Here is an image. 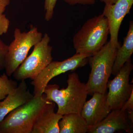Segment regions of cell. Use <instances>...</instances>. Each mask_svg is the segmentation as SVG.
I'll use <instances>...</instances> for the list:
<instances>
[{
  "instance_id": "obj_11",
  "label": "cell",
  "mask_w": 133,
  "mask_h": 133,
  "mask_svg": "<svg viewBox=\"0 0 133 133\" xmlns=\"http://www.w3.org/2000/svg\"><path fill=\"white\" fill-rule=\"evenodd\" d=\"M107 102V93L95 92L85 101L80 112L88 127L95 125L103 120L111 111Z\"/></svg>"
},
{
  "instance_id": "obj_16",
  "label": "cell",
  "mask_w": 133,
  "mask_h": 133,
  "mask_svg": "<svg viewBox=\"0 0 133 133\" xmlns=\"http://www.w3.org/2000/svg\"><path fill=\"white\" fill-rule=\"evenodd\" d=\"M17 86V82L9 78L6 73L0 75V101L5 99Z\"/></svg>"
},
{
  "instance_id": "obj_7",
  "label": "cell",
  "mask_w": 133,
  "mask_h": 133,
  "mask_svg": "<svg viewBox=\"0 0 133 133\" xmlns=\"http://www.w3.org/2000/svg\"><path fill=\"white\" fill-rule=\"evenodd\" d=\"M89 57L88 55L76 53L62 62H51L31 82V84L34 87V96L42 95L45 87L56 76L85 66L88 63Z\"/></svg>"
},
{
  "instance_id": "obj_2",
  "label": "cell",
  "mask_w": 133,
  "mask_h": 133,
  "mask_svg": "<svg viewBox=\"0 0 133 133\" xmlns=\"http://www.w3.org/2000/svg\"><path fill=\"white\" fill-rule=\"evenodd\" d=\"M51 102L46 99L43 94L41 96H34L0 122V133H31L36 121Z\"/></svg>"
},
{
  "instance_id": "obj_22",
  "label": "cell",
  "mask_w": 133,
  "mask_h": 133,
  "mask_svg": "<svg viewBox=\"0 0 133 133\" xmlns=\"http://www.w3.org/2000/svg\"><path fill=\"white\" fill-rule=\"evenodd\" d=\"M10 2V0H0V14H4Z\"/></svg>"
},
{
  "instance_id": "obj_6",
  "label": "cell",
  "mask_w": 133,
  "mask_h": 133,
  "mask_svg": "<svg viewBox=\"0 0 133 133\" xmlns=\"http://www.w3.org/2000/svg\"><path fill=\"white\" fill-rule=\"evenodd\" d=\"M50 38L45 33L39 42L34 46L32 52L26 58L12 75L18 81L28 79L33 80L52 61Z\"/></svg>"
},
{
  "instance_id": "obj_18",
  "label": "cell",
  "mask_w": 133,
  "mask_h": 133,
  "mask_svg": "<svg viewBox=\"0 0 133 133\" xmlns=\"http://www.w3.org/2000/svg\"><path fill=\"white\" fill-rule=\"evenodd\" d=\"M8 45L5 44L0 37V70L5 69V57Z\"/></svg>"
},
{
  "instance_id": "obj_10",
  "label": "cell",
  "mask_w": 133,
  "mask_h": 133,
  "mask_svg": "<svg viewBox=\"0 0 133 133\" xmlns=\"http://www.w3.org/2000/svg\"><path fill=\"white\" fill-rule=\"evenodd\" d=\"M133 124L127 112L121 109L112 110L98 124L88 127V133H114L123 131L131 133L133 132Z\"/></svg>"
},
{
  "instance_id": "obj_15",
  "label": "cell",
  "mask_w": 133,
  "mask_h": 133,
  "mask_svg": "<svg viewBox=\"0 0 133 133\" xmlns=\"http://www.w3.org/2000/svg\"><path fill=\"white\" fill-rule=\"evenodd\" d=\"M59 133H88V127L79 113L63 115L58 122Z\"/></svg>"
},
{
  "instance_id": "obj_20",
  "label": "cell",
  "mask_w": 133,
  "mask_h": 133,
  "mask_svg": "<svg viewBox=\"0 0 133 133\" xmlns=\"http://www.w3.org/2000/svg\"><path fill=\"white\" fill-rule=\"evenodd\" d=\"M71 6L76 5H91L94 4L96 0H63Z\"/></svg>"
},
{
  "instance_id": "obj_13",
  "label": "cell",
  "mask_w": 133,
  "mask_h": 133,
  "mask_svg": "<svg viewBox=\"0 0 133 133\" xmlns=\"http://www.w3.org/2000/svg\"><path fill=\"white\" fill-rule=\"evenodd\" d=\"M55 108L54 102L46 105L36 121L31 133H59L58 122L63 115L55 112Z\"/></svg>"
},
{
  "instance_id": "obj_1",
  "label": "cell",
  "mask_w": 133,
  "mask_h": 133,
  "mask_svg": "<svg viewBox=\"0 0 133 133\" xmlns=\"http://www.w3.org/2000/svg\"><path fill=\"white\" fill-rule=\"evenodd\" d=\"M66 82V88L61 90L57 84H48L43 93L48 101L57 105V113L63 115L71 113H80L88 94L86 85L80 81L76 72L69 75Z\"/></svg>"
},
{
  "instance_id": "obj_9",
  "label": "cell",
  "mask_w": 133,
  "mask_h": 133,
  "mask_svg": "<svg viewBox=\"0 0 133 133\" xmlns=\"http://www.w3.org/2000/svg\"><path fill=\"white\" fill-rule=\"evenodd\" d=\"M133 0H116L112 4L105 5L103 15L107 19L110 35V41L114 46L119 48V30L124 17L129 14L132 6Z\"/></svg>"
},
{
  "instance_id": "obj_8",
  "label": "cell",
  "mask_w": 133,
  "mask_h": 133,
  "mask_svg": "<svg viewBox=\"0 0 133 133\" xmlns=\"http://www.w3.org/2000/svg\"><path fill=\"white\" fill-rule=\"evenodd\" d=\"M133 69L131 59L126 62L112 80L108 81L107 102L111 110L121 109L133 91L129 77Z\"/></svg>"
},
{
  "instance_id": "obj_5",
  "label": "cell",
  "mask_w": 133,
  "mask_h": 133,
  "mask_svg": "<svg viewBox=\"0 0 133 133\" xmlns=\"http://www.w3.org/2000/svg\"><path fill=\"white\" fill-rule=\"evenodd\" d=\"M42 33L35 27L27 32H22L19 28L14 31V41L8 45L5 57L6 73L10 77L26 59L30 50L41 41Z\"/></svg>"
},
{
  "instance_id": "obj_24",
  "label": "cell",
  "mask_w": 133,
  "mask_h": 133,
  "mask_svg": "<svg viewBox=\"0 0 133 133\" xmlns=\"http://www.w3.org/2000/svg\"><path fill=\"white\" fill-rule=\"evenodd\" d=\"M1 101H0V105H1Z\"/></svg>"
},
{
  "instance_id": "obj_17",
  "label": "cell",
  "mask_w": 133,
  "mask_h": 133,
  "mask_svg": "<svg viewBox=\"0 0 133 133\" xmlns=\"http://www.w3.org/2000/svg\"><path fill=\"white\" fill-rule=\"evenodd\" d=\"M58 0H45L44 10L45 12L44 19L47 22H49L52 19L54 10Z\"/></svg>"
},
{
  "instance_id": "obj_12",
  "label": "cell",
  "mask_w": 133,
  "mask_h": 133,
  "mask_svg": "<svg viewBox=\"0 0 133 133\" xmlns=\"http://www.w3.org/2000/svg\"><path fill=\"white\" fill-rule=\"evenodd\" d=\"M34 97L25 80L21 81L19 85L3 99L0 105V122L9 113L25 104Z\"/></svg>"
},
{
  "instance_id": "obj_4",
  "label": "cell",
  "mask_w": 133,
  "mask_h": 133,
  "mask_svg": "<svg viewBox=\"0 0 133 133\" xmlns=\"http://www.w3.org/2000/svg\"><path fill=\"white\" fill-rule=\"evenodd\" d=\"M108 41L99 51L88 57L91 68L89 78L86 84L88 94L106 92L108 79L112 74L113 66L118 48Z\"/></svg>"
},
{
  "instance_id": "obj_3",
  "label": "cell",
  "mask_w": 133,
  "mask_h": 133,
  "mask_svg": "<svg viewBox=\"0 0 133 133\" xmlns=\"http://www.w3.org/2000/svg\"><path fill=\"white\" fill-rule=\"evenodd\" d=\"M109 34L107 20L103 15L88 19L73 37L76 53L92 56L106 43Z\"/></svg>"
},
{
  "instance_id": "obj_14",
  "label": "cell",
  "mask_w": 133,
  "mask_h": 133,
  "mask_svg": "<svg viewBox=\"0 0 133 133\" xmlns=\"http://www.w3.org/2000/svg\"><path fill=\"white\" fill-rule=\"evenodd\" d=\"M133 53V22L129 23L128 31L124 38L122 45L117 50L112 70V74L116 76L124 64L131 59Z\"/></svg>"
},
{
  "instance_id": "obj_21",
  "label": "cell",
  "mask_w": 133,
  "mask_h": 133,
  "mask_svg": "<svg viewBox=\"0 0 133 133\" xmlns=\"http://www.w3.org/2000/svg\"><path fill=\"white\" fill-rule=\"evenodd\" d=\"M121 110L123 111H133V91L129 98L125 102Z\"/></svg>"
},
{
  "instance_id": "obj_23",
  "label": "cell",
  "mask_w": 133,
  "mask_h": 133,
  "mask_svg": "<svg viewBox=\"0 0 133 133\" xmlns=\"http://www.w3.org/2000/svg\"><path fill=\"white\" fill-rule=\"evenodd\" d=\"M101 2L104 3L105 5L112 4L116 2V0H99Z\"/></svg>"
},
{
  "instance_id": "obj_19",
  "label": "cell",
  "mask_w": 133,
  "mask_h": 133,
  "mask_svg": "<svg viewBox=\"0 0 133 133\" xmlns=\"http://www.w3.org/2000/svg\"><path fill=\"white\" fill-rule=\"evenodd\" d=\"M10 22L4 14H0V36L6 34L9 28Z\"/></svg>"
}]
</instances>
